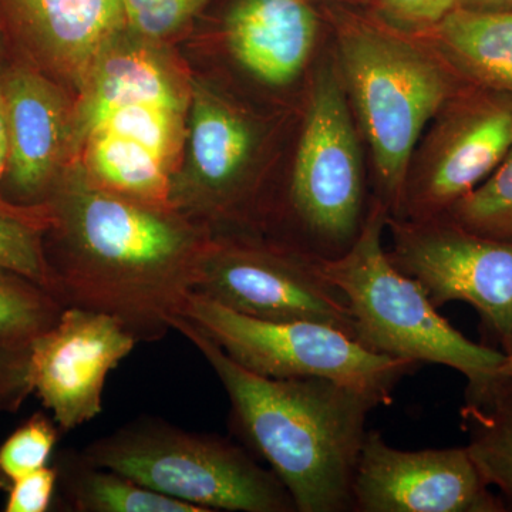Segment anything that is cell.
<instances>
[{
    "label": "cell",
    "mask_w": 512,
    "mask_h": 512,
    "mask_svg": "<svg viewBox=\"0 0 512 512\" xmlns=\"http://www.w3.org/2000/svg\"><path fill=\"white\" fill-rule=\"evenodd\" d=\"M59 484L76 512H207L150 490L117 471L94 466L82 453H64L57 461Z\"/></svg>",
    "instance_id": "cell-20"
},
{
    "label": "cell",
    "mask_w": 512,
    "mask_h": 512,
    "mask_svg": "<svg viewBox=\"0 0 512 512\" xmlns=\"http://www.w3.org/2000/svg\"><path fill=\"white\" fill-rule=\"evenodd\" d=\"M126 33L120 0H0L8 57L79 92Z\"/></svg>",
    "instance_id": "cell-13"
},
{
    "label": "cell",
    "mask_w": 512,
    "mask_h": 512,
    "mask_svg": "<svg viewBox=\"0 0 512 512\" xmlns=\"http://www.w3.org/2000/svg\"><path fill=\"white\" fill-rule=\"evenodd\" d=\"M82 454L94 466L207 512H296L279 478L218 434L143 417L94 440Z\"/></svg>",
    "instance_id": "cell-4"
},
{
    "label": "cell",
    "mask_w": 512,
    "mask_h": 512,
    "mask_svg": "<svg viewBox=\"0 0 512 512\" xmlns=\"http://www.w3.org/2000/svg\"><path fill=\"white\" fill-rule=\"evenodd\" d=\"M183 318L256 375L322 377L370 394L382 406L392 403L399 383L420 367L370 352L348 333L325 323L249 318L197 293L185 303Z\"/></svg>",
    "instance_id": "cell-7"
},
{
    "label": "cell",
    "mask_w": 512,
    "mask_h": 512,
    "mask_svg": "<svg viewBox=\"0 0 512 512\" xmlns=\"http://www.w3.org/2000/svg\"><path fill=\"white\" fill-rule=\"evenodd\" d=\"M379 9L390 22L402 26L427 25L426 0H380Z\"/></svg>",
    "instance_id": "cell-30"
},
{
    "label": "cell",
    "mask_w": 512,
    "mask_h": 512,
    "mask_svg": "<svg viewBox=\"0 0 512 512\" xmlns=\"http://www.w3.org/2000/svg\"><path fill=\"white\" fill-rule=\"evenodd\" d=\"M80 147L82 165L94 183L130 200L174 208L173 171L147 147L106 130L87 134Z\"/></svg>",
    "instance_id": "cell-18"
},
{
    "label": "cell",
    "mask_w": 512,
    "mask_h": 512,
    "mask_svg": "<svg viewBox=\"0 0 512 512\" xmlns=\"http://www.w3.org/2000/svg\"><path fill=\"white\" fill-rule=\"evenodd\" d=\"M127 32L158 43L191 22L208 0H120Z\"/></svg>",
    "instance_id": "cell-27"
},
{
    "label": "cell",
    "mask_w": 512,
    "mask_h": 512,
    "mask_svg": "<svg viewBox=\"0 0 512 512\" xmlns=\"http://www.w3.org/2000/svg\"><path fill=\"white\" fill-rule=\"evenodd\" d=\"M343 74L372 148L384 210L397 217L423 128L448 94L446 76L416 47L363 23L340 28Z\"/></svg>",
    "instance_id": "cell-5"
},
{
    "label": "cell",
    "mask_w": 512,
    "mask_h": 512,
    "mask_svg": "<svg viewBox=\"0 0 512 512\" xmlns=\"http://www.w3.org/2000/svg\"><path fill=\"white\" fill-rule=\"evenodd\" d=\"M457 5L458 0H426L427 25L440 23Z\"/></svg>",
    "instance_id": "cell-33"
},
{
    "label": "cell",
    "mask_w": 512,
    "mask_h": 512,
    "mask_svg": "<svg viewBox=\"0 0 512 512\" xmlns=\"http://www.w3.org/2000/svg\"><path fill=\"white\" fill-rule=\"evenodd\" d=\"M173 329L210 363L231 402L234 430L285 485L296 512H353L367 417L382 403L322 377L256 375L183 316Z\"/></svg>",
    "instance_id": "cell-2"
},
{
    "label": "cell",
    "mask_w": 512,
    "mask_h": 512,
    "mask_svg": "<svg viewBox=\"0 0 512 512\" xmlns=\"http://www.w3.org/2000/svg\"><path fill=\"white\" fill-rule=\"evenodd\" d=\"M316 32L315 13L303 0H237L225 20L232 55L269 86H286L299 76Z\"/></svg>",
    "instance_id": "cell-17"
},
{
    "label": "cell",
    "mask_w": 512,
    "mask_h": 512,
    "mask_svg": "<svg viewBox=\"0 0 512 512\" xmlns=\"http://www.w3.org/2000/svg\"><path fill=\"white\" fill-rule=\"evenodd\" d=\"M467 450L490 487L512 510V384H468L461 409Z\"/></svg>",
    "instance_id": "cell-19"
},
{
    "label": "cell",
    "mask_w": 512,
    "mask_h": 512,
    "mask_svg": "<svg viewBox=\"0 0 512 512\" xmlns=\"http://www.w3.org/2000/svg\"><path fill=\"white\" fill-rule=\"evenodd\" d=\"M192 293L249 318L325 323L355 338L345 296L318 261L275 242L212 237Z\"/></svg>",
    "instance_id": "cell-8"
},
{
    "label": "cell",
    "mask_w": 512,
    "mask_h": 512,
    "mask_svg": "<svg viewBox=\"0 0 512 512\" xmlns=\"http://www.w3.org/2000/svg\"><path fill=\"white\" fill-rule=\"evenodd\" d=\"M50 224L47 204H16L0 195V268L28 276L49 291L45 237Z\"/></svg>",
    "instance_id": "cell-23"
},
{
    "label": "cell",
    "mask_w": 512,
    "mask_h": 512,
    "mask_svg": "<svg viewBox=\"0 0 512 512\" xmlns=\"http://www.w3.org/2000/svg\"><path fill=\"white\" fill-rule=\"evenodd\" d=\"M50 291L66 308L119 320L138 342H156L183 316L210 229L94 183L82 163L64 165L45 202Z\"/></svg>",
    "instance_id": "cell-1"
},
{
    "label": "cell",
    "mask_w": 512,
    "mask_h": 512,
    "mask_svg": "<svg viewBox=\"0 0 512 512\" xmlns=\"http://www.w3.org/2000/svg\"><path fill=\"white\" fill-rule=\"evenodd\" d=\"M491 379L512 384V342L507 346V349L504 350L503 363L495 370Z\"/></svg>",
    "instance_id": "cell-34"
},
{
    "label": "cell",
    "mask_w": 512,
    "mask_h": 512,
    "mask_svg": "<svg viewBox=\"0 0 512 512\" xmlns=\"http://www.w3.org/2000/svg\"><path fill=\"white\" fill-rule=\"evenodd\" d=\"M29 349H0V412H18L32 394Z\"/></svg>",
    "instance_id": "cell-29"
},
{
    "label": "cell",
    "mask_w": 512,
    "mask_h": 512,
    "mask_svg": "<svg viewBox=\"0 0 512 512\" xmlns=\"http://www.w3.org/2000/svg\"><path fill=\"white\" fill-rule=\"evenodd\" d=\"M443 217L474 234L512 242V147L490 177Z\"/></svg>",
    "instance_id": "cell-25"
},
{
    "label": "cell",
    "mask_w": 512,
    "mask_h": 512,
    "mask_svg": "<svg viewBox=\"0 0 512 512\" xmlns=\"http://www.w3.org/2000/svg\"><path fill=\"white\" fill-rule=\"evenodd\" d=\"M511 147V109L490 104L470 111L448 128L429 165L407 183L397 220L443 217L490 177Z\"/></svg>",
    "instance_id": "cell-15"
},
{
    "label": "cell",
    "mask_w": 512,
    "mask_h": 512,
    "mask_svg": "<svg viewBox=\"0 0 512 512\" xmlns=\"http://www.w3.org/2000/svg\"><path fill=\"white\" fill-rule=\"evenodd\" d=\"M2 87L9 130L2 195L45 204L72 154L74 104L63 86L18 60L6 63Z\"/></svg>",
    "instance_id": "cell-14"
},
{
    "label": "cell",
    "mask_w": 512,
    "mask_h": 512,
    "mask_svg": "<svg viewBox=\"0 0 512 512\" xmlns=\"http://www.w3.org/2000/svg\"><path fill=\"white\" fill-rule=\"evenodd\" d=\"M389 212L372 207L365 227L346 254L318 261L322 274L345 296L355 339L377 355L451 367L480 384L493 377L503 350L478 345L437 312L416 279L390 262L382 245Z\"/></svg>",
    "instance_id": "cell-3"
},
{
    "label": "cell",
    "mask_w": 512,
    "mask_h": 512,
    "mask_svg": "<svg viewBox=\"0 0 512 512\" xmlns=\"http://www.w3.org/2000/svg\"><path fill=\"white\" fill-rule=\"evenodd\" d=\"M59 484L57 467H42L10 485L6 512H45Z\"/></svg>",
    "instance_id": "cell-28"
},
{
    "label": "cell",
    "mask_w": 512,
    "mask_h": 512,
    "mask_svg": "<svg viewBox=\"0 0 512 512\" xmlns=\"http://www.w3.org/2000/svg\"><path fill=\"white\" fill-rule=\"evenodd\" d=\"M457 8L476 12H512V0H458Z\"/></svg>",
    "instance_id": "cell-32"
},
{
    "label": "cell",
    "mask_w": 512,
    "mask_h": 512,
    "mask_svg": "<svg viewBox=\"0 0 512 512\" xmlns=\"http://www.w3.org/2000/svg\"><path fill=\"white\" fill-rule=\"evenodd\" d=\"M353 512H505L467 447L402 450L367 430L352 487Z\"/></svg>",
    "instance_id": "cell-10"
},
{
    "label": "cell",
    "mask_w": 512,
    "mask_h": 512,
    "mask_svg": "<svg viewBox=\"0 0 512 512\" xmlns=\"http://www.w3.org/2000/svg\"><path fill=\"white\" fill-rule=\"evenodd\" d=\"M289 249L313 261L339 258L365 227V183L348 101L332 67L316 74L282 208Z\"/></svg>",
    "instance_id": "cell-6"
},
{
    "label": "cell",
    "mask_w": 512,
    "mask_h": 512,
    "mask_svg": "<svg viewBox=\"0 0 512 512\" xmlns=\"http://www.w3.org/2000/svg\"><path fill=\"white\" fill-rule=\"evenodd\" d=\"M185 165L175 173L171 204L185 217L210 224L237 220L249 200L255 133L249 121L210 87L191 83Z\"/></svg>",
    "instance_id": "cell-12"
},
{
    "label": "cell",
    "mask_w": 512,
    "mask_h": 512,
    "mask_svg": "<svg viewBox=\"0 0 512 512\" xmlns=\"http://www.w3.org/2000/svg\"><path fill=\"white\" fill-rule=\"evenodd\" d=\"M157 45L127 32L104 53L74 104L70 160L87 133L119 107L151 103L188 111L191 84Z\"/></svg>",
    "instance_id": "cell-16"
},
{
    "label": "cell",
    "mask_w": 512,
    "mask_h": 512,
    "mask_svg": "<svg viewBox=\"0 0 512 512\" xmlns=\"http://www.w3.org/2000/svg\"><path fill=\"white\" fill-rule=\"evenodd\" d=\"M440 37L474 77L512 94V12L456 8L441 20Z\"/></svg>",
    "instance_id": "cell-21"
},
{
    "label": "cell",
    "mask_w": 512,
    "mask_h": 512,
    "mask_svg": "<svg viewBox=\"0 0 512 512\" xmlns=\"http://www.w3.org/2000/svg\"><path fill=\"white\" fill-rule=\"evenodd\" d=\"M6 60H8V52H6L5 43H3L2 36H0V77H2L3 70L6 67Z\"/></svg>",
    "instance_id": "cell-35"
},
{
    "label": "cell",
    "mask_w": 512,
    "mask_h": 512,
    "mask_svg": "<svg viewBox=\"0 0 512 512\" xmlns=\"http://www.w3.org/2000/svg\"><path fill=\"white\" fill-rule=\"evenodd\" d=\"M64 309L45 286L0 268V349H29L59 322Z\"/></svg>",
    "instance_id": "cell-22"
},
{
    "label": "cell",
    "mask_w": 512,
    "mask_h": 512,
    "mask_svg": "<svg viewBox=\"0 0 512 512\" xmlns=\"http://www.w3.org/2000/svg\"><path fill=\"white\" fill-rule=\"evenodd\" d=\"M390 262L416 279L437 309L473 306L503 352L512 342V242L483 237L446 217L390 220Z\"/></svg>",
    "instance_id": "cell-9"
},
{
    "label": "cell",
    "mask_w": 512,
    "mask_h": 512,
    "mask_svg": "<svg viewBox=\"0 0 512 512\" xmlns=\"http://www.w3.org/2000/svg\"><path fill=\"white\" fill-rule=\"evenodd\" d=\"M59 431L53 417L42 413L33 414L13 431L0 444V490L8 491L20 477L45 467L59 440Z\"/></svg>",
    "instance_id": "cell-26"
},
{
    "label": "cell",
    "mask_w": 512,
    "mask_h": 512,
    "mask_svg": "<svg viewBox=\"0 0 512 512\" xmlns=\"http://www.w3.org/2000/svg\"><path fill=\"white\" fill-rule=\"evenodd\" d=\"M9 158V130L6 117L5 96H3L2 77H0V195H2L3 177Z\"/></svg>",
    "instance_id": "cell-31"
},
{
    "label": "cell",
    "mask_w": 512,
    "mask_h": 512,
    "mask_svg": "<svg viewBox=\"0 0 512 512\" xmlns=\"http://www.w3.org/2000/svg\"><path fill=\"white\" fill-rule=\"evenodd\" d=\"M185 117L187 111L171 109L161 104H128L110 111L89 133L106 130L137 141L160 157L175 175L187 136Z\"/></svg>",
    "instance_id": "cell-24"
},
{
    "label": "cell",
    "mask_w": 512,
    "mask_h": 512,
    "mask_svg": "<svg viewBox=\"0 0 512 512\" xmlns=\"http://www.w3.org/2000/svg\"><path fill=\"white\" fill-rule=\"evenodd\" d=\"M138 340L113 316L64 309L59 322L30 346L29 382L60 431L83 426L103 412L107 376Z\"/></svg>",
    "instance_id": "cell-11"
}]
</instances>
